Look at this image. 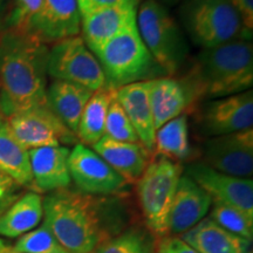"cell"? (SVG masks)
Returning a JSON list of instances; mask_svg holds the SVG:
<instances>
[{
  "instance_id": "cell-2",
  "label": "cell",
  "mask_w": 253,
  "mask_h": 253,
  "mask_svg": "<svg viewBox=\"0 0 253 253\" xmlns=\"http://www.w3.org/2000/svg\"><path fill=\"white\" fill-rule=\"evenodd\" d=\"M189 107L250 90L253 84V46L242 38L203 48L182 81Z\"/></svg>"
},
{
  "instance_id": "cell-1",
  "label": "cell",
  "mask_w": 253,
  "mask_h": 253,
  "mask_svg": "<svg viewBox=\"0 0 253 253\" xmlns=\"http://www.w3.org/2000/svg\"><path fill=\"white\" fill-rule=\"evenodd\" d=\"M49 48L25 30L0 34V113L5 116L46 104Z\"/></svg>"
},
{
  "instance_id": "cell-4",
  "label": "cell",
  "mask_w": 253,
  "mask_h": 253,
  "mask_svg": "<svg viewBox=\"0 0 253 253\" xmlns=\"http://www.w3.org/2000/svg\"><path fill=\"white\" fill-rule=\"evenodd\" d=\"M96 58L106 79V88L112 90L135 82L167 77L142 41L136 23L109 40Z\"/></svg>"
},
{
  "instance_id": "cell-15",
  "label": "cell",
  "mask_w": 253,
  "mask_h": 253,
  "mask_svg": "<svg viewBox=\"0 0 253 253\" xmlns=\"http://www.w3.org/2000/svg\"><path fill=\"white\" fill-rule=\"evenodd\" d=\"M212 207V199L188 176L182 175L177 185L169 214V232L182 236L204 219Z\"/></svg>"
},
{
  "instance_id": "cell-13",
  "label": "cell",
  "mask_w": 253,
  "mask_h": 253,
  "mask_svg": "<svg viewBox=\"0 0 253 253\" xmlns=\"http://www.w3.org/2000/svg\"><path fill=\"white\" fill-rule=\"evenodd\" d=\"M199 123L202 131L210 137L252 128V89L221 99L208 101L201 110Z\"/></svg>"
},
{
  "instance_id": "cell-18",
  "label": "cell",
  "mask_w": 253,
  "mask_h": 253,
  "mask_svg": "<svg viewBox=\"0 0 253 253\" xmlns=\"http://www.w3.org/2000/svg\"><path fill=\"white\" fill-rule=\"evenodd\" d=\"M137 7H112L81 15V38L88 48L96 55L116 34L136 23Z\"/></svg>"
},
{
  "instance_id": "cell-32",
  "label": "cell",
  "mask_w": 253,
  "mask_h": 253,
  "mask_svg": "<svg viewBox=\"0 0 253 253\" xmlns=\"http://www.w3.org/2000/svg\"><path fill=\"white\" fill-rule=\"evenodd\" d=\"M21 189L23 186L0 170V216L20 197Z\"/></svg>"
},
{
  "instance_id": "cell-3",
  "label": "cell",
  "mask_w": 253,
  "mask_h": 253,
  "mask_svg": "<svg viewBox=\"0 0 253 253\" xmlns=\"http://www.w3.org/2000/svg\"><path fill=\"white\" fill-rule=\"evenodd\" d=\"M103 201L81 191L61 189L45 199L43 225L71 253H91L102 240Z\"/></svg>"
},
{
  "instance_id": "cell-38",
  "label": "cell",
  "mask_w": 253,
  "mask_h": 253,
  "mask_svg": "<svg viewBox=\"0 0 253 253\" xmlns=\"http://www.w3.org/2000/svg\"><path fill=\"white\" fill-rule=\"evenodd\" d=\"M156 1H158V2H161V4H169V5H173V4H176V2H178V1H181V0H156Z\"/></svg>"
},
{
  "instance_id": "cell-28",
  "label": "cell",
  "mask_w": 253,
  "mask_h": 253,
  "mask_svg": "<svg viewBox=\"0 0 253 253\" xmlns=\"http://www.w3.org/2000/svg\"><path fill=\"white\" fill-rule=\"evenodd\" d=\"M14 248L24 253H71L43 224L21 236Z\"/></svg>"
},
{
  "instance_id": "cell-9",
  "label": "cell",
  "mask_w": 253,
  "mask_h": 253,
  "mask_svg": "<svg viewBox=\"0 0 253 253\" xmlns=\"http://www.w3.org/2000/svg\"><path fill=\"white\" fill-rule=\"evenodd\" d=\"M6 119L12 134L26 150L71 144L77 138L75 134L56 118L47 103Z\"/></svg>"
},
{
  "instance_id": "cell-10",
  "label": "cell",
  "mask_w": 253,
  "mask_h": 253,
  "mask_svg": "<svg viewBox=\"0 0 253 253\" xmlns=\"http://www.w3.org/2000/svg\"><path fill=\"white\" fill-rule=\"evenodd\" d=\"M69 173L81 192L91 196H108L125 189L126 182L93 149L75 144L68 158Z\"/></svg>"
},
{
  "instance_id": "cell-20",
  "label": "cell",
  "mask_w": 253,
  "mask_h": 253,
  "mask_svg": "<svg viewBox=\"0 0 253 253\" xmlns=\"http://www.w3.org/2000/svg\"><path fill=\"white\" fill-rule=\"evenodd\" d=\"M179 238L199 253H251V242L223 229L210 217H205Z\"/></svg>"
},
{
  "instance_id": "cell-25",
  "label": "cell",
  "mask_w": 253,
  "mask_h": 253,
  "mask_svg": "<svg viewBox=\"0 0 253 253\" xmlns=\"http://www.w3.org/2000/svg\"><path fill=\"white\" fill-rule=\"evenodd\" d=\"M114 94L115 90L104 87L95 90L88 100L81 114L77 130V137L81 141V144L93 147L104 136L107 113Z\"/></svg>"
},
{
  "instance_id": "cell-5",
  "label": "cell",
  "mask_w": 253,
  "mask_h": 253,
  "mask_svg": "<svg viewBox=\"0 0 253 253\" xmlns=\"http://www.w3.org/2000/svg\"><path fill=\"white\" fill-rule=\"evenodd\" d=\"M136 24L142 41L167 77L178 72L188 59L189 45L164 5L144 0L137 7Z\"/></svg>"
},
{
  "instance_id": "cell-19",
  "label": "cell",
  "mask_w": 253,
  "mask_h": 253,
  "mask_svg": "<svg viewBox=\"0 0 253 253\" xmlns=\"http://www.w3.org/2000/svg\"><path fill=\"white\" fill-rule=\"evenodd\" d=\"M93 150L126 183H136L149 164V151L141 143L120 142L103 136Z\"/></svg>"
},
{
  "instance_id": "cell-26",
  "label": "cell",
  "mask_w": 253,
  "mask_h": 253,
  "mask_svg": "<svg viewBox=\"0 0 253 253\" xmlns=\"http://www.w3.org/2000/svg\"><path fill=\"white\" fill-rule=\"evenodd\" d=\"M154 151L171 161L189 157V125L185 115L182 114L157 129Z\"/></svg>"
},
{
  "instance_id": "cell-23",
  "label": "cell",
  "mask_w": 253,
  "mask_h": 253,
  "mask_svg": "<svg viewBox=\"0 0 253 253\" xmlns=\"http://www.w3.org/2000/svg\"><path fill=\"white\" fill-rule=\"evenodd\" d=\"M43 217L42 198L36 191L21 195L0 216V236L17 238L39 225Z\"/></svg>"
},
{
  "instance_id": "cell-6",
  "label": "cell",
  "mask_w": 253,
  "mask_h": 253,
  "mask_svg": "<svg viewBox=\"0 0 253 253\" xmlns=\"http://www.w3.org/2000/svg\"><path fill=\"white\" fill-rule=\"evenodd\" d=\"M179 15L190 40L202 48L249 39L244 36L249 31L230 0H184Z\"/></svg>"
},
{
  "instance_id": "cell-24",
  "label": "cell",
  "mask_w": 253,
  "mask_h": 253,
  "mask_svg": "<svg viewBox=\"0 0 253 253\" xmlns=\"http://www.w3.org/2000/svg\"><path fill=\"white\" fill-rule=\"evenodd\" d=\"M0 170L20 186H33L28 150L17 141L0 113Z\"/></svg>"
},
{
  "instance_id": "cell-27",
  "label": "cell",
  "mask_w": 253,
  "mask_h": 253,
  "mask_svg": "<svg viewBox=\"0 0 253 253\" xmlns=\"http://www.w3.org/2000/svg\"><path fill=\"white\" fill-rule=\"evenodd\" d=\"M210 218L218 225L252 243L253 239V217L243 212L239 209L212 202Z\"/></svg>"
},
{
  "instance_id": "cell-36",
  "label": "cell",
  "mask_w": 253,
  "mask_h": 253,
  "mask_svg": "<svg viewBox=\"0 0 253 253\" xmlns=\"http://www.w3.org/2000/svg\"><path fill=\"white\" fill-rule=\"evenodd\" d=\"M8 14V0H0V24L6 23Z\"/></svg>"
},
{
  "instance_id": "cell-21",
  "label": "cell",
  "mask_w": 253,
  "mask_h": 253,
  "mask_svg": "<svg viewBox=\"0 0 253 253\" xmlns=\"http://www.w3.org/2000/svg\"><path fill=\"white\" fill-rule=\"evenodd\" d=\"M93 93L80 84L54 80L47 87L46 103L56 118L77 136L81 114Z\"/></svg>"
},
{
  "instance_id": "cell-29",
  "label": "cell",
  "mask_w": 253,
  "mask_h": 253,
  "mask_svg": "<svg viewBox=\"0 0 253 253\" xmlns=\"http://www.w3.org/2000/svg\"><path fill=\"white\" fill-rule=\"evenodd\" d=\"M104 136L120 142L140 143V140H138V136L136 134L134 126H131L121 104L116 100L115 94H114L112 102L109 104L108 113H107Z\"/></svg>"
},
{
  "instance_id": "cell-12",
  "label": "cell",
  "mask_w": 253,
  "mask_h": 253,
  "mask_svg": "<svg viewBox=\"0 0 253 253\" xmlns=\"http://www.w3.org/2000/svg\"><path fill=\"white\" fill-rule=\"evenodd\" d=\"M185 176L201 186L212 202L239 209L253 217V181L219 172L203 162L191 163Z\"/></svg>"
},
{
  "instance_id": "cell-8",
  "label": "cell",
  "mask_w": 253,
  "mask_h": 253,
  "mask_svg": "<svg viewBox=\"0 0 253 253\" xmlns=\"http://www.w3.org/2000/svg\"><path fill=\"white\" fill-rule=\"evenodd\" d=\"M47 73L54 80L80 84L93 91L106 87L99 60L80 36L59 41L49 48Z\"/></svg>"
},
{
  "instance_id": "cell-11",
  "label": "cell",
  "mask_w": 253,
  "mask_h": 253,
  "mask_svg": "<svg viewBox=\"0 0 253 253\" xmlns=\"http://www.w3.org/2000/svg\"><path fill=\"white\" fill-rule=\"evenodd\" d=\"M204 162L217 171L252 178L253 129L214 136L204 144Z\"/></svg>"
},
{
  "instance_id": "cell-30",
  "label": "cell",
  "mask_w": 253,
  "mask_h": 253,
  "mask_svg": "<svg viewBox=\"0 0 253 253\" xmlns=\"http://www.w3.org/2000/svg\"><path fill=\"white\" fill-rule=\"evenodd\" d=\"M91 253H149V246L140 232L128 231L101 242Z\"/></svg>"
},
{
  "instance_id": "cell-31",
  "label": "cell",
  "mask_w": 253,
  "mask_h": 253,
  "mask_svg": "<svg viewBox=\"0 0 253 253\" xmlns=\"http://www.w3.org/2000/svg\"><path fill=\"white\" fill-rule=\"evenodd\" d=\"M42 0H13V7L6 20V28H17L26 31L28 21L40 8Z\"/></svg>"
},
{
  "instance_id": "cell-35",
  "label": "cell",
  "mask_w": 253,
  "mask_h": 253,
  "mask_svg": "<svg viewBox=\"0 0 253 253\" xmlns=\"http://www.w3.org/2000/svg\"><path fill=\"white\" fill-rule=\"evenodd\" d=\"M242 18L245 30L252 32L253 28V0H230Z\"/></svg>"
},
{
  "instance_id": "cell-17",
  "label": "cell",
  "mask_w": 253,
  "mask_h": 253,
  "mask_svg": "<svg viewBox=\"0 0 253 253\" xmlns=\"http://www.w3.org/2000/svg\"><path fill=\"white\" fill-rule=\"evenodd\" d=\"M149 87L150 80L126 84L115 90V97L134 126L140 143L149 153H154L156 129L149 100Z\"/></svg>"
},
{
  "instance_id": "cell-16",
  "label": "cell",
  "mask_w": 253,
  "mask_h": 253,
  "mask_svg": "<svg viewBox=\"0 0 253 253\" xmlns=\"http://www.w3.org/2000/svg\"><path fill=\"white\" fill-rule=\"evenodd\" d=\"M69 154L71 150L63 145L28 150L33 188L40 192L67 189L72 182L68 167Z\"/></svg>"
},
{
  "instance_id": "cell-7",
  "label": "cell",
  "mask_w": 253,
  "mask_h": 253,
  "mask_svg": "<svg viewBox=\"0 0 253 253\" xmlns=\"http://www.w3.org/2000/svg\"><path fill=\"white\" fill-rule=\"evenodd\" d=\"M182 172L181 164L161 156L148 164L136 182L145 224L156 235L169 233V214Z\"/></svg>"
},
{
  "instance_id": "cell-37",
  "label": "cell",
  "mask_w": 253,
  "mask_h": 253,
  "mask_svg": "<svg viewBox=\"0 0 253 253\" xmlns=\"http://www.w3.org/2000/svg\"><path fill=\"white\" fill-rule=\"evenodd\" d=\"M0 253H24L18 251L14 246L7 244L4 239L0 238Z\"/></svg>"
},
{
  "instance_id": "cell-14",
  "label": "cell",
  "mask_w": 253,
  "mask_h": 253,
  "mask_svg": "<svg viewBox=\"0 0 253 253\" xmlns=\"http://www.w3.org/2000/svg\"><path fill=\"white\" fill-rule=\"evenodd\" d=\"M81 14L77 0H42L26 31L42 42L55 43L80 34Z\"/></svg>"
},
{
  "instance_id": "cell-22",
  "label": "cell",
  "mask_w": 253,
  "mask_h": 253,
  "mask_svg": "<svg viewBox=\"0 0 253 253\" xmlns=\"http://www.w3.org/2000/svg\"><path fill=\"white\" fill-rule=\"evenodd\" d=\"M149 100L156 130L189 108L188 96L182 84L170 77L150 80Z\"/></svg>"
},
{
  "instance_id": "cell-33",
  "label": "cell",
  "mask_w": 253,
  "mask_h": 253,
  "mask_svg": "<svg viewBox=\"0 0 253 253\" xmlns=\"http://www.w3.org/2000/svg\"><path fill=\"white\" fill-rule=\"evenodd\" d=\"M138 1L140 0H77L81 15L112 7H125V6L137 7Z\"/></svg>"
},
{
  "instance_id": "cell-34",
  "label": "cell",
  "mask_w": 253,
  "mask_h": 253,
  "mask_svg": "<svg viewBox=\"0 0 253 253\" xmlns=\"http://www.w3.org/2000/svg\"><path fill=\"white\" fill-rule=\"evenodd\" d=\"M157 253H199L179 237H168L161 242Z\"/></svg>"
}]
</instances>
